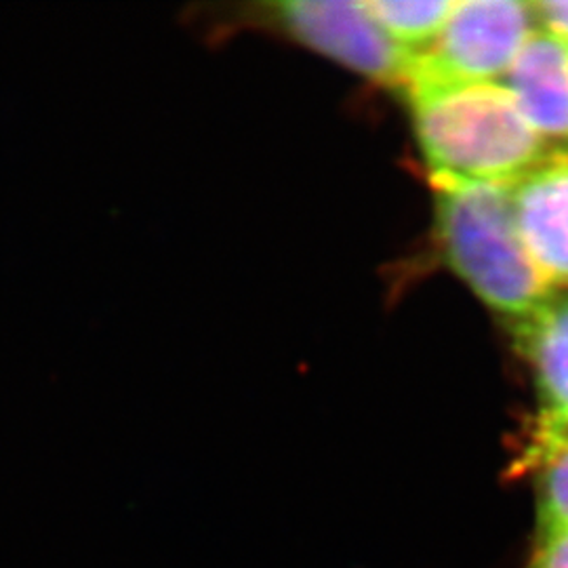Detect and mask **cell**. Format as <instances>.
<instances>
[{"label": "cell", "mask_w": 568, "mask_h": 568, "mask_svg": "<svg viewBox=\"0 0 568 568\" xmlns=\"http://www.w3.org/2000/svg\"><path fill=\"white\" fill-rule=\"evenodd\" d=\"M438 236L450 267L476 295L520 323L549 297L514 217L511 190L501 183L436 185Z\"/></svg>", "instance_id": "obj_2"}, {"label": "cell", "mask_w": 568, "mask_h": 568, "mask_svg": "<svg viewBox=\"0 0 568 568\" xmlns=\"http://www.w3.org/2000/svg\"><path fill=\"white\" fill-rule=\"evenodd\" d=\"M516 227L551 286H568V152L546 154L509 185Z\"/></svg>", "instance_id": "obj_5"}, {"label": "cell", "mask_w": 568, "mask_h": 568, "mask_svg": "<svg viewBox=\"0 0 568 568\" xmlns=\"http://www.w3.org/2000/svg\"><path fill=\"white\" fill-rule=\"evenodd\" d=\"M532 11L535 18L544 23V30L568 42V0L535 2Z\"/></svg>", "instance_id": "obj_11"}, {"label": "cell", "mask_w": 568, "mask_h": 568, "mask_svg": "<svg viewBox=\"0 0 568 568\" xmlns=\"http://www.w3.org/2000/svg\"><path fill=\"white\" fill-rule=\"evenodd\" d=\"M537 377L541 413L530 438L568 434V295L551 297L514 325Z\"/></svg>", "instance_id": "obj_7"}, {"label": "cell", "mask_w": 568, "mask_h": 568, "mask_svg": "<svg viewBox=\"0 0 568 568\" xmlns=\"http://www.w3.org/2000/svg\"><path fill=\"white\" fill-rule=\"evenodd\" d=\"M368 13L386 30L387 37L408 53H419L443 32L455 2H365Z\"/></svg>", "instance_id": "obj_9"}, {"label": "cell", "mask_w": 568, "mask_h": 568, "mask_svg": "<svg viewBox=\"0 0 568 568\" xmlns=\"http://www.w3.org/2000/svg\"><path fill=\"white\" fill-rule=\"evenodd\" d=\"M525 568H568V530L539 535Z\"/></svg>", "instance_id": "obj_10"}, {"label": "cell", "mask_w": 568, "mask_h": 568, "mask_svg": "<svg viewBox=\"0 0 568 568\" xmlns=\"http://www.w3.org/2000/svg\"><path fill=\"white\" fill-rule=\"evenodd\" d=\"M535 20L528 2H455L436 41L413 53L405 89L493 82L511 68L532 34Z\"/></svg>", "instance_id": "obj_3"}, {"label": "cell", "mask_w": 568, "mask_h": 568, "mask_svg": "<svg viewBox=\"0 0 568 568\" xmlns=\"http://www.w3.org/2000/svg\"><path fill=\"white\" fill-rule=\"evenodd\" d=\"M525 466L537 474L539 535L568 530V434L530 438Z\"/></svg>", "instance_id": "obj_8"}, {"label": "cell", "mask_w": 568, "mask_h": 568, "mask_svg": "<svg viewBox=\"0 0 568 568\" xmlns=\"http://www.w3.org/2000/svg\"><path fill=\"white\" fill-rule=\"evenodd\" d=\"M291 37L366 79L405 87L413 53L392 41L365 2L291 0L265 7Z\"/></svg>", "instance_id": "obj_4"}, {"label": "cell", "mask_w": 568, "mask_h": 568, "mask_svg": "<svg viewBox=\"0 0 568 568\" xmlns=\"http://www.w3.org/2000/svg\"><path fill=\"white\" fill-rule=\"evenodd\" d=\"M406 93L434 185H511L546 156V142L506 84H440Z\"/></svg>", "instance_id": "obj_1"}, {"label": "cell", "mask_w": 568, "mask_h": 568, "mask_svg": "<svg viewBox=\"0 0 568 568\" xmlns=\"http://www.w3.org/2000/svg\"><path fill=\"white\" fill-rule=\"evenodd\" d=\"M506 89L544 140L568 142V42L532 32L508 70Z\"/></svg>", "instance_id": "obj_6"}]
</instances>
